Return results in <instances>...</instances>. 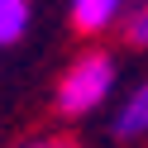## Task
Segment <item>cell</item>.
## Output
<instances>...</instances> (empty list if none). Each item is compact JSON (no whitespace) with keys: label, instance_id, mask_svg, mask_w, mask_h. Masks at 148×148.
<instances>
[{"label":"cell","instance_id":"3","mask_svg":"<svg viewBox=\"0 0 148 148\" xmlns=\"http://www.w3.org/2000/svg\"><path fill=\"white\" fill-rule=\"evenodd\" d=\"M110 129H115V138H124V143L148 138V77H143V81H138V86H134V91H129V96L115 105Z\"/></svg>","mask_w":148,"mask_h":148},{"label":"cell","instance_id":"1","mask_svg":"<svg viewBox=\"0 0 148 148\" xmlns=\"http://www.w3.org/2000/svg\"><path fill=\"white\" fill-rule=\"evenodd\" d=\"M115 86H119V62H115V53L91 48V53H81V58L62 72L58 91H53V105H58V115L81 119V115L105 110L110 100H115Z\"/></svg>","mask_w":148,"mask_h":148},{"label":"cell","instance_id":"6","mask_svg":"<svg viewBox=\"0 0 148 148\" xmlns=\"http://www.w3.org/2000/svg\"><path fill=\"white\" fill-rule=\"evenodd\" d=\"M14 148H77V143L62 138V134H38V138H24V143H14Z\"/></svg>","mask_w":148,"mask_h":148},{"label":"cell","instance_id":"5","mask_svg":"<svg viewBox=\"0 0 148 148\" xmlns=\"http://www.w3.org/2000/svg\"><path fill=\"white\" fill-rule=\"evenodd\" d=\"M119 34H124L129 48H148V0H134L129 14L119 19Z\"/></svg>","mask_w":148,"mask_h":148},{"label":"cell","instance_id":"4","mask_svg":"<svg viewBox=\"0 0 148 148\" xmlns=\"http://www.w3.org/2000/svg\"><path fill=\"white\" fill-rule=\"evenodd\" d=\"M24 34H29V0H0V48H14Z\"/></svg>","mask_w":148,"mask_h":148},{"label":"cell","instance_id":"2","mask_svg":"<svg viewBox=\"0 0 148 148\" xmlns=\"http://www.w3.org/2000/svg\"><path fill=\"white\" fill-rule=\"evenodd\" d=\"M67 14H72V29L77 34L100 38L105 29H115L129 14V0H67Z\"/></svg>","mask_w":148,"mask_h":148}]
</instances>
